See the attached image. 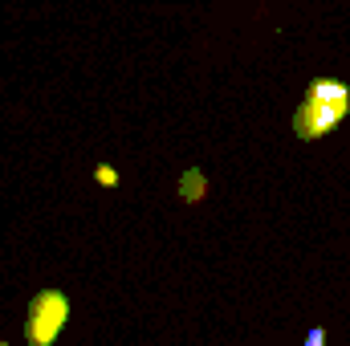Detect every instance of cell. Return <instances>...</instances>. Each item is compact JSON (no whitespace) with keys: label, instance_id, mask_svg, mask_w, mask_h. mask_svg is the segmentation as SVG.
Instances as JSON below:
<instances>
[{"label":"cell","instance_id":"52a82bcc","mask_svg":"<svg viewBox=\"0 0 350 346\" xmlns=\"http://www.w3.org/2000/svg\"><path fill=\"white\" fill-rule=\"evenodd\" d=\"M0 346H8V343H0Z\"/></svg>","mask_w":350,"mask_h":346},{"label":"cell","instance_id":"5b68a950","mask_svg":"<svg viewBox=\"0 0 350 346\" xmlns=\"http://www.w3.org/2000/svg\"><path fill=\"white\" fill-rule=\"evenodd\" d=\"M94 183L110 191V187H118V172H114L110 163H98V168H94Z\"/></svg>","mask_w":350,"mask_h":346},{"label":"cell","instance_id":"7a4b0ae2","mask_svg":"<svg viewBox=\"0 0 350 346\" xmlns=\"http://www.w3.org/2000/svg\"><path fill=\"white\" fill-rule=\"evenodd\" d=\"M350 114V102H322V98H306L301 106H297V114H293V135L297 139H322V135H330L342 118Z\"/></svg>","mask_w":350,"mask_h":346},{"label":"cell","instance_id":"6da1fadb","mask_svg":"<svg viewBox=\"0 0 350 346\" xmlns=\"http://www.w3.org/2000/svg\"><path fill=\"white\" fill-rule=\"evenodd\" d=\"M70 322V297L62 289H41L29 302V318H25V338L29 346H53L57 334Z\"/></svg>","mask_w":350,"mask_h":346},{"label":"cell","instance_id":"277c9868","mask_svg":"<svg viewBox=\"0 0 350 346\" xmlns=\"http://www.w3.org/2000/svg\"><path fill=\"white\" fill-rule=\"evenodd\" d=\"M310 98H322V102H350V86L338 78H314L310 82Z\"/></svg>","mask_w":350,"mask_h":346},{"label":"cell","instance_id":"8992f818","mask_svg":"<svg viewBox=\"0 0 350 346\" xmlns=\"http://www.w3.org/2000/svg\"><path fill=\"white\" fill-rule=\"evenodd\" d=\"M306 346H326V330H322V326H310V334H306Z\"/></svg>","mask_w":350,"mask_h":346},{"label":"cell","instance_id":"3957f363","mask_svg":"<svg viewBox=\"0 0 350 346\" xmlns=\"http://www.w3.org/2000/svg\"><path fill=\"white\" fill-rule=\"evenodd\" d=\"M175 191H179L183 204H200V200H208V175L200 172V168H187V172L179 175Z\"/></svg>","mask_w":350,"mask_h":346}]
</instances>
